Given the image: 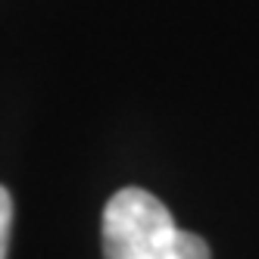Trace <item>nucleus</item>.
I'll return each instance as SVG.
<instances>
[{
	"label": "nucleus",
	"instance_id": "nucleus-2",
	"mask_svg": "<svg viewBox=\"0 0 259 259\" xmlns=\"http://www.w3.org/2000/svg\"><path fill=\"white\" fill-rule=\"evenodd\" d=\"M178 259H212V253L200 234L178 231Z\"/></svg>",
	"mask_w": 259,
	"mask_h": 259
},
{
	"label": "nucleus",
	"instance_id": "nucleus-1",
	"mask_svg": "<svg viewBox=\"0 0 259 259\" xmlns=\"http://www.w3.org/2000/svg\"><path fill=\"white\" fill-rule=\"evenodd\" d=\"M172 212L144 188H122L103 209V259H178Z\"/></svg>",
	"mask_w": 259,
	"mask_h": 259
},
{
	"label": "nucleus",
	"instance_id": "nucleus-3",
	"mask_svg": "<svg viewBox=\"0 0 259 259\" xmlns=\"http://www.w3.org/2000/svg\"><path fill=\"white\" fill-rule=\"evenodd\" d=\"M10 225H13V197H10V191L4 188V184H0V259H7Z\"/></svg>",
	"mask_w": 259,
	"mask_h": 259
}]
</instances>
